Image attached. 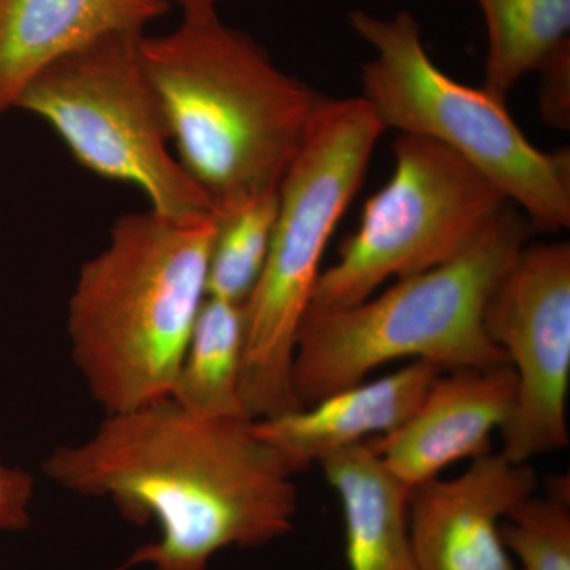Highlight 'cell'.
I'll return each mask as SVG.
<instances>
[{"instance_id": "obj_6", "label": "cell", "mask_w": 570, "mask_h": 570, "mask_svg": "<svg viewBox=\"0 0 570 570\" xmlns=\"http://www.w3.org/2000/svg\"><path fill=\"white\" fill-rule=\"evenodd\" d=\"M352 29L376 51L362 67L363 99L387 129L441 142L485 176L532 228L570 227V151H542L502 100L461 85L439 69L409 11L382 18L348 14Z\"/></svg>"}, {"instance_id": "obj_20", "label": "cell", "mask_w": 570, "mask_h": 570, "mask_svg": "<svg viewBox=\"0 0 570 570\" xmlns=\"http://www.w3.org/2000/svg\"><path fill=\"white\" fill-rule=\"evenodd\" d=\"M33 493V475L24 469L10 466L0 455V532L29 530Z\"/></svg>"}, {"instance_id": "obj_21", "label": "cell", "mask_w": 570, "mask_h": 570, "mask_svg": "<svg viewBox=\"0 0 570 570\" xmlns=\"http://www.w3.org/2000/svg\"><path fill=\"white\" fill-rule=\"evenodd\" d=\"M168 6H178L184 17H200V14L216 13L219 0H165Z\"/></svg>"}, {"instance_id": "obj_7", "label": "cell", "mask_w": 570, "mask_h": 570, "mask_svg": "<svg viewBox=\"0 0 570 570\" xmlns=\"http://www.w3.org/2000/svg\"><path fill=\"white\" fill-rule=\"evenodd\" d=\"M142 36L112 32L67 52L26 85L14 108L50 124L82 167L137 186L156 212L214 214L168 151L170 130L142 63Z\"/></svg>"}, {"instance_id": "obj_17", "label": "cell", "mask_w": 570, "mask_h": 570, "mask_svg": "<svg viewBox=\"0 0 570 570\" xmlns=\"http://www.w3.org/2000/svg\"><path fill=\"white\" fill-rule=\"evenodd\" d=\"M277 193L217 219L208 264V296L245 305L264 269L277 216Z\"/></svg>"}, {"instance_id": "obj_11", "label": "cell", "mask_w": 570, "mask_h": 570, "mask_svg": "<svg viewBox=\"0 0 570 570\" xmlns=\"http://www.w3.org/2000/svg\"><path fill=\"white\" fill-rule=\"evenodd\" d=\"M515 400L517 376L509 363L442 371L403 426L370 441L389 471L414 489L450 464L489 453Z\"/></svg>"}, {"instance_id": "obj_4", "label": "cell", "mask_w": 570, "mask_h": 570, "mask_svg": "<svg viewBox=\"0 0 570 570\" xmlns=\"http://www.w3.org/2000/svg\"><path fill=\"white\" fill-rule=\"evenodd\" d=\"M532 225L509 204L445 264L396 279L356 305L307 309L296 335L292 382L303 407L362 384L395 360H425L442 371L504 365L483 311Z\"/></svg>"}, {"instance_id": "obj_2", "label": "cell", "mask_w": 570, "mask_h": 570, "mask_svg": "<svg viewBox=\"0 0 570 570\" xmlns=\"http://www.w3.org/2000/svg\"><path fill=\"white\" fill-rule=\"evenodd\" d=\"M141 58L176 159L217 219L277 193L328 100L277 69L261 45L217 13L142 36Z\"/></svg>"}, {"instance_id": "obj_8", "label": "cell", "mask_w": 570, "mask_h": 570, "mask_svg": "<svg viewBox=\"0 0 570 570\" xmlns=\"http://www.w3.org/2000/svg\"><path fill=\"white\" fill-rule=\"evenodd\" d=\"M395 170L367 198L340 261L318 276L307 309L370 298L385 281L419 275L452 261L510 204L472 165L441 142L400 134Z\"/></svg>"}, {"instance_id": "obj_12", "label": "cell", "mask_w": 570, "mask_h": 570, "mask_svg": "<svg viewBox=\"0 0 570 570\" xmlns=\"http://www.w3.org/2000/svg\"><path fill=\"white\" fill-rule=\"evenodd\" d=\"M441 373L434 363L414 360L395 373L341 390L311 406L255 420L254 431L296 474L374 434L387 436L403 426Z\"/></svg>"}, {"instance_id": "obj_13", "label": "cell", "mask_w": 570, "mask_h": 570, "mask_svg": "<svg viewBox=\"0 0 570 570\" xmlns=\"http://www.w3.org/2000/svg\"><path fill=\"white\" fill-rule=\"evenodd\" d=\"M165 0H0V118L52 61L112 32H145Z\"/></svg>"}, {"instance_id": "obj_14", "label": "cell", "mask_w": 570, "mask_h": 570, "mask_svg": "<svg viewBox=\"0 0 570 570\" xmlns=\"http://www.w3.org/2000/svg\"><path fill=\"white\" fill-rule=\"evenodd\" d=\"M318 464L343 508L348 570H419L409 532L411 489L382 463L371 441Z\"/></svg>"}, {"instance_id": "obj_1", "label": "cell", "mask_w": 570, "mask_h": 570, "mask_svg": "<svg viewBox=\"0 0 570 570\" xmlns=\"http://www.w3.org/2000/svg\"><path fill=\"white\" fill-rule=\"evenodd\" d=\"M56 485L110 499L159 538L115 570H208L225 549H257L292 531L294 472L254 431V422L200 417L170 396L107 414L96 433L45 460Z\"/></svg>"}, {"instance_id": "obj_15", "label": "cell", "mask_w": 570, "mask_h": 570, "mask_svg": "<svg viewBox=\"0 0 570 570\" xmlns=\"http://www.w3.org/2000/svg\"><path fill=\"white\" fill-rule=\"evenodd\" d=\"M243 354V305L208 296L176 374L171 400L200 417L254 422L242 397Z\"/></svg>"}, {"instance_id": "obj_9", "label": "cell", "mask_w": 570, "mask_h": 570, "mask_svg": "<svg viewBox=\"0 0 570 570\" xmlns=\"http://www.w3.org/2000/svg\"><path fill=\"white\" fill-rule=\"evenodd\" d=\"M487 335L515 371L517 400L501 452L517 463L568 448L570 245L523 246L494 285Z\"/></svg>"}, {"instance_id": "obj_19", "label": "cell", "mask_w": 570, "mask_h": 570, "mask_svg": "<svg viewBox=\"0 0 570 570\" xmlns=\"http://www.w3.org/2000/svg\"><path fill=\"white\" fill-rule=\"evenodd\" d=\"M540 115L557 129L570 126V40L560 45L538 70Z\"/></svg>"}, {"instance_id": "obj_16", "label": "cell", "mask_w": 570, "mask_h": 570, "mask_svg": "<svg viewBox=\"0 0 570 570\" xmlns=\"http://www.w3.org/2000/svg\"><path fill=\"white\" fill-rule=\"evenodd\" d=\"M489 50L483 89L504 102L510 89L570 40V0H478Z\"/></svg>"}, {"instance_id": "obj_18", "label": "cell", "mask_w": 570, "mask_h": 570, "mask_svg": "<svg viewBox=\"0 0 570 570\" xmlns=\"http://www.w3.org/2000/svg\"><path fill=\"white\" fill-rule=\"evenodd\" d=\"M501 539L523 570H570L569 478H553L543 497L521 501L502 521Z\"/></svg>"}, {"instance_id": "obj_10", "label": "cell", "mask_w": 570, "mask_h": 570, "mask_svg": "<svg viewBox=\"0 0 570 570\" xmlns=\"http://www.w3.org/2000/svg\"><path fill=\"white\" fill-rule=\"evenodd\" d=\"M538 487L530 464L489 452L456 478L411 489L409 532L419 570H515L501 523Z\"/></svg>"}, {"instance_id": "obj_5", "label": "cell", "mask_w": 570, "mask_h": 570, "mask_svg": "<svg viewBox=\"0 0 570 570\" xmlns=\"http://www.w3.org/2000/svg\"><path fill=\"white\" fill-rule=\"evenodd\" d=\"M385 127L360 97L326 100L277 189L272 246L243 305L242 397L253 420L302 409L292 382L296 335L325 247L354 200Z\"/></svg>"}, {"instance_id": "obj_3", "label": "cell", "mask_w": 570, "mask_h": 570, "mask_svg": "<svg viewBox=\"0 0 570 570\" xmlns=\"http://www.w3.org/2000/svg\"><path fill=\"white\" fill-rule=\"evenodd\" d=\"M214 214H126L82 264L69 299L71 358L105 414L170 396L208 298Z\"/></svg>"}]
</instances>
